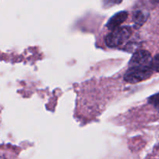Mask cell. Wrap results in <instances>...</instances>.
Segmentation results:
<instances>
[{
	"instance_id": "obj_1",
	"label": "cell",
	"mask_w": 159,
	"mask_h": 159,
	"mask_svg": "<svg viewBox=\"0 0 159 159\" xmlns=\"http://www.w3.org/2000/svg\"><path fill=\"white\" fill-rule=\"evenodd\" d=\"M132 31L129 26H118L112 30L105 37V43L108 48H116L123 45L130 37Z\"/></svg>"
},
{
	"instance_id": "obj_2",
	"label": "cell",
	"mask_w": 159,
	"mask_h": 159,
	"mask_svg": "<svg viewBox=\"0 0 159 159\" xmlns=\"http://www.w3.org/2000/svg\"><path fill=\"white\" fill-rule=\"evenodd\" d=\"M151 65L149 66H130L124 75V80L130 84L138 83L149 79L152 75Z\"/></svg>"
},
{
	"instance_id": "obj_3",
	"label": "cell",
	"mask_w": 159,
	"mask_h": 159,
	"mask_svg": "<svg viewBox=\"0 0 159 159\" xmlns=\"http://www.w3.org/2000/svg\"><path fill=\"white\" fill-rule=\"evenodd\" d=\"M151 54L149 51L145 50H140L134 53L129 65L130 66H149L151 65Z\"/></svg>"
},
{
	"instance_id": "obj_4",
	"label": "cell",
	"mask_w": 159,
	"mask_h": 159,
	"mask_svg": "<svg viewBox=\"0 0 159 159\" xmlns=\"http://www.w3.org/2000/svg\"><path fill=\"white\" fill-rule=\"evenodd\" d=\"M128 17V12H125V11H122V12H118V13L115 14L112 18L109 19L108 21L106 26L108 30H112L115 29V28L118 27L120 25L123 23H124Z\"/></svg>"
},
{
	"instance_id": "obj_5",
	"label": "cell",
	"mask_w": 159,
	"mask_h": 159,
	"mask_svg": "<svg viewBox=\"0 0 159 159\" xmlns=\"http://www.w3.org/2000/svg\"><path fill=\"white\" fill-rule=\"evenodd\" d=\"M147 16L145 13H143L142 11L137 10L134 12L133 15H132V20L135 24L138 26H141L143 23L146 22Z\"/></svg>"
},
{
	"instance_id": "obj_6",
	"label": "cell",
	"mask_w": 159,
	"mask_h": 159,
	"mask_svg": "<svg viewBox=\"0 0 159 159\" xmlns=\"http://www.w3.org/2000/svg\"><path fill=\"white\" fill-rule=\"evenodd\" d=\"M122 1L123 0H104L103 6L105 9H108V8L115 6V5H118L119 3L122 2Z\"/></svg>"
},
{
	"instance_id": "obj_7",
	"label": "cell",
	"mask_w": 159,
	"mask_h": 159,
	"mask_svg": "<svg viewBox=\"0 0 159 159\" xmlns=\"http://www.w3.org/2000/svg\"><path fill=\"white\" fill-rule=\"evenodd\" d=\"M151 68L154 71L159 72V54H156L151 61Z\"/></svg>"
},
{
	"instance_id": "obj_8",
	"label": "cell",
	"mask_w": 159,
	"mask_h": 159,
	"mask_svg": "<svg viewBox=\"0 0 159 159\" xmlns=\"http://www.w3.org/2000/svg\"><path fill=\"white\" fill-rule=\"evenodd\" d=\"M148 102L152 104V105H154V107H159V93L151 96L148 99Z\"/></svg>"
},
{
	"instance_id": "obj_9",
	"label": "cell",
	"mask_w": 159,
	"mask_h": 159,
	"mask_svg": "<svg viewBox=\"0 0 159 159\" xmlns=\"http://www.w3.org/2000/svg\"><path fill=\"white\" fill-rule=\"evenodd\" d=\"M153 1H154V2H159V0H153Z\"/></svg>"
}]
</instances>
